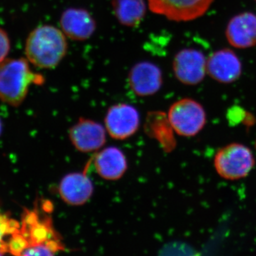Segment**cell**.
Wrapping results in <instances>:
<instances>
[{
    "mask_svg": "<svg viewBox=\"0 0 256 256\" xmlns=\"http://www.w3.org/2000/svg\"><path fill=\"white\" fill-rule=\"evenodd\" d=\"M128 82L136 95L140 97L152 96L159 92L162 86V73L154 64L140 62L130 70Z\"/></svg>",
    "mask_w": 256,
    "mask_h": 256,
    "instance_id": "obj_11",
    "label": "cell"
},
{
    "mask_svg": "<svg viewBox=\"0 0 256 256\" xmlns=\"http://www.w3.org/2000/svg\"><path fill=\"white\" fill-rule=\"evenodd\" d=\"M207 58L200 50L184 48L178 52L173 60L175 77L186 86L198 85L206 75Z\"/></svg>",
    "mask_w": 256,
    "mask_h": 256,
    "instance_id": "obj_7",
    "label": "cell"
},
{
    "mask_svg": "<svg viewBox=\"0 0 256 256\" xmlns=\"http://www.w3.org/2000/svg\"><path fill=\"white\" fill-rule=\"evenodd\" d=\"M60 25L64 34L74 41H86L96 30L95 18L87 10L69 8L62 13Z\"/></svg>",
    "mask_w": 256,
    "mask_h": 256,
    "instance_id": "obj_13",
    "label": "cell"
},
{
    "mask_svg": "<svg viewBox=\"0 0 256 256\" xmlns=\"http://www.w3.org/2000/svg\"><path fill=\"white\" fill-rule=\"evenodd\" d=\"M206 72L216 82L232 84L242 76V62L233 50L224 48L215 52L207 58Z\"/></svg>",
    "mask_w": 256,
    "mask_h": 256,
    "instance_id": "obj_10",
    "label": "cell"
},
{
    "mask_svg": "<svg viewBox=\"0 0 256 256\" xmlns=\"http://www.w3.org/2000/svg\"><path fill=\"white\" fill-rule=\"evenodd\" d=\"M96 172L101 178L116 181L124 176L128 170L124 153L116 146H109L97 153L94 158Z\"/></svg>",
    "mask_w": 256,
    "mask_h": 256,
    "instance_id": "obj_15",
    "label": "cell"
},
{
    "mask_svg": "<svg viewBox=\"0 0 256 256\" xmlns=\"http://www.w3.org/2000/svg\"><path fill=\"white\" fill-rule=\"evenodd\" d=\"M69 140L80 152H92L100 150L106 142V129L92 120L80 118L69 130Z\"/></svg>",
    "mask_w": 256,
    "mask_h": 256,
    "instance_id": "obj_9",
    "label": "cell"
},
{
    "mask_svg": "<svg viewBox=\"0 0 256 256\" xmlns=\"http://www.w3.org/2000/svg\"><path fill=\"white\" fill-rule=\"evenodd\" d=\"M44 82V77L34 72L25 58L0 62V100L5 104L14 107L21 105L32 84L41 86Z\"/></svg>",
    "mask_w": 256,
    "mask_h": 256,
    "instance_id": "obj_2",
    "label": "cell"
},
{
    "mask_svg": "<svg viewBox=\"0 0 256 256\" xmlns=\"http://www.w3.org/2000/svg\"><path fill=\"white\" fill-rule=\"evenodd\" d=\"M214 0H148L152 12L171 21L190 22L201 18Z\"/></svg>",
    "mask_w": 256,
    "mask_h": 256,
    "instance_id": "obj_6",
    "label": "cell"
},
{
    "mask_svg": "<svg viewBox=\"0 0 256 256\" xmlns=\"http://www.w3.org/2000/svg\"><path fill=\"white\" fill-rule=\"evenodd\" d=\"M139 112L136 108L126 104L111 106L105 117L106 131L116 140H126L139 129Z\"/></svg>",
    "mask_w": 256,
    "mask_h": 256,
    "instance_id": "obj_8",
    "label": "cell"
},
{
    "mask_svg": "<svg viewBox=\"0 0 256 256\" xmlns=\"http://www.w3.org/2000/svg\"><path fill=\"white\" fill-rule=\"evenodd\" d=\"M114 16L120 24L128 28H136L146 14L144 0H112Z\"/></svg>",
    "mask_w": 256,
    "mask_h": 256,
    "instance_id": "obj_16",
    "label": "cell"
},
{
    "mask_svg": "<svg viewBox=\"0 0 256 256\" xmlns=\"http://www.w3.org/2000/svg\"><path fill=\"white\" fill-rule=\"evenodd\" d=\"M18 230L28 242L22 256H53L64 249L52 220L40 218L36 210L24 212Z\"/></svg>",
    "mask_w": 256,
    "mask_h": 256,
    "instance_id": "obj_3",
    "label": "cell"
},
{
    "mask_svg": "<svg viewBox=\"0 0 256 256\" xmlns=\"http://www.w3.org/2000/svg\"><path fill=\"white\" fill-rule=\"evenodd\" d=\"M20 224L16 220L10 218L6 214L0 210V248H4L8 252V244L4 239L11 236L18 232L20 228Z\"/></svg>",
    "mask_w": 256,
    "mask_h": 256,
    "instance_id": "obj_17",
    "label": "cell"
},
{
    "mask_svg": "<svg viewBox=\"0 0 256 256\" xmlns=\"http://www.w3.org/2000/svg\"><path fill=\"white\" fill-rule=\"evenodd\" d=\"M168 120L176 134L191 138L196 136L204 128L206 114L200 102L186 98L171 106L168 111Z\"/></svg>",
    "mask_w": 256,
    "mask_h": 256,
    "instance_id": "obj_5",
    "label": "cell"
},
{
    "mask_svg": "<svg viewBox=\"0 0 256 256\" xmlns=\"http://www.w3.org/2000/svg\"><path fill=\"white\" fill-rule=\"evenodd\" d=\"M2 131V121L0 120V136H1Z\"/></svg>",
    "mask_w": 256,
    "mask_h": 256,
    "instance_id": "obj_19",
    "label": "cell"
},
{
    "mask_svg": "<svg viewBox=\"0 0 256 256\" xmlns=\"http://www.w3.org/2000/svg\"><path fill=\"white\" fill-rule=\"evenodd\" d=\"M226 37L234 48L256 46V15L250 12L240 13L230 18L226 28Z\"/></svg>",
    "mask_w": 256,
    "mask_h": 256,
    "instance_id": "obj_14",
    "label": "cell"
},
{
    "mask_svg": "<svg viewBox=\"0 0 256 256\" xmlns=\"http://www.w3.org/2000/svg\"><path fill=\"white\" fill-rule=\"evenodd\" d=\"M10 50V42L8 34L0 28V62L5 60Z\"/></svg>",
    "mask_w": 256,
    "mask_h": 256,
    "instance_id": "obj_18",
    "label": "cell"
},
{
    "mask_svg": "<svg viewBox=\"0 0 256 256\" xmlns=\"http://www.w3.org/2000/svg\"><path fill=\"white\" fill-rule=\"evenodd\" d=\"M94 184L86 172H72L64 176L58 184L60 196L67 204L80 206L85 204L94 194Z\"/></svg>",
    "mask_w": 256,
    "mask_h": 256,
    "instance_id": "obj_12",
    "label": "cell"
},
{
    "mask_svg": "<svg viewBox=\"0 0 256 256\" xmlns=\"http://www.w3.org/2000/svg\"><path fill=\"white\" fill-rule=\"evenodd\" d=\"M255 158L248 146L230 143L217 151L214 164L217 174L227 180H238L247 176L255 166Z\"/></svg>",
    "mask_w": 256,
    "mask_h": 256,
    "instance_id": "obj_4",
    "label": "cell"
},
{
    "mask_svg": "<svg viewBox=\"0 0 256 256\" xmlns=\"http://www.w3.org/2000/svg\"></svg>",
    "mask_w": 256,
    "mask_h": 256,
    "instance_id": "obj_20",
    "label": "cell"
},
{
    "mask_svg": "<svg viewBox=\"0 0 256 256\" xmlns=\"http://www.w3.org/2000/svg\"><path fill=\"white\" fill-rule=\"evenodd\" d=\"M68 52L66 36L62 30L43 25L34 30L28 35L25 54L30 63L40 68L56 67Z\"/></svg>",
    "mask_w": 256,
    "mask_h": 256,
    "instance_id": "obj_1",
    "label": "cell"
}]
</instances>
